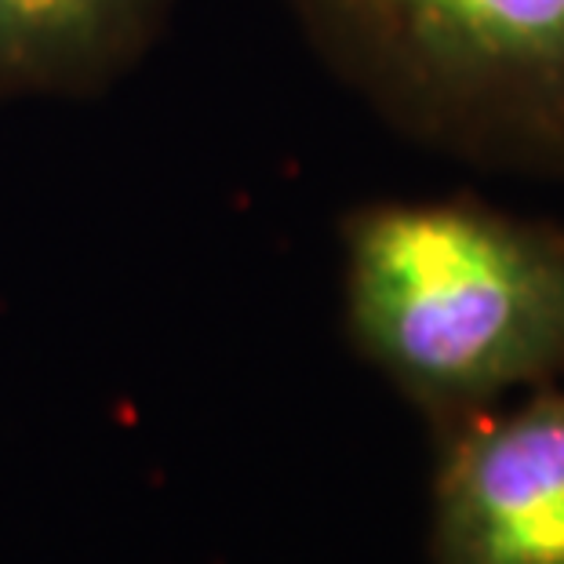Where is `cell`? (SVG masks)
<instances>
[{"instance_id": "6da1fadb", "label": "cell", "mask_w": 564, "mask_h": 564, "mask_svg": "<svg viewBox=\"0 0 564 564\" xmlns=\"http://www.w3.org/2000/svg\"><path fill=\"white\" fill-rule=\"evenodd\" d=\"M339 241L354 350L437 430L564 382V223L477 194L382 197Z\"/></svg>"}, {"instance_id": "277c9868", "label": "cell", "mask_w": 564, "mask_h": 564, "mask_svg": "<svg viewBox=\"0 0 564 564\" xmlns=\"http://www.w3.org/2000/svg\"><path fill=\"white\" fill-rule=\"evenodd\" d=\"M178 0H0V99H88L131 74Z\"/></svg>"}, {"instance_id": "7a4b0ae2", "label": "cell", "mask_w": 564, "mask_h": 564, "mask_svg": "<svg viewBox=\"0 0 564 564\" xmlns=\"http://www.w3.org/2000/svg\"><path fill=\"white\" fill-rule=\"evenodd\" d=\"M321 66L412 147L564 186V0H284Z\"/></svg>"}, {"instance_id": "3957f363", "label": "cell", "mask_w": 564, "mask_h": 564, "mask_svg": "<svg viewBox=\"0 0 564 564\" xmlns=\"http://www.w3.org/2000/svg\"><path fill=\"white\" fill-rule=\"evenodd\" d=\"M437 437L430 564H564V382Z\"/></svg>"}]
</instances>
